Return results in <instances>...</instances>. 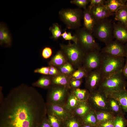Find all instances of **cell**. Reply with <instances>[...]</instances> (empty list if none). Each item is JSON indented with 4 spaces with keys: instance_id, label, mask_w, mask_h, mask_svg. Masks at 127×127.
I'll return each instance as SVG.
<instances>
[{
    "instance_id": "f6af8a7d",
    "label": "cell",
    "mask_w": 127,
    "mask_h": 127,
    "mask_svg": "<svg viewBox=\"0 0 127 127\" xmlns=\"http://www.w3.org/2000/svg\"><path fill=\"white\" fill-rule=\"evenodd\" d=\"M122 72L125 79H127V58H126L125 59V64Z\"/></svg>"
},
{
    "instance_id": "681fc988",
    "label": "cell",
    "mask_w": 127,
    "mask_h": 127,
    "mask_svg": "<svg viewBox=\"0 0 127 127\" xmlns=\"http://www.w3.org/2000/svg\"></svg>"
},
{
    "instance_id": "3957f363",
    "label": "cell",
    "mask_w": 127,
    "mask_h": 127,
    "mask_svg": "<svg viewBox=\"0 0 127 127\" xmlns=\"http://www.w3.org/2000/svg\"><path fill=\"white\" fill-rule=\"evenodd\" d=\"M101 53V63L100 69L102 78L123 71L125 64L124 57Z\"/></svg>"
},
{
    "instance_id": "d4e9b609",
    "label": "cell",
    "mask_w": 127,
    "mask_h": 127,
    "mask_svg": "<svg viewBox=\"0 0 127 127\" xmlns=\"http://www.w3.org/2000/svg\"><path fill=\"white\" fill-rule=\"evenodd\" d=\"M52 76L48 75L42 76L36 82L33 83L32 86L44 89H48L52 85Z\"/></svg>"
},
{
    "instance_id": "7dc6e473",
    "label": "cell",
    "mask_w": 127,
    "mask_h": 127,
    "mask_svg": "<svg viewBox=\"0 0 127 127\" xmlns=\"http://www.w3.org/2000/svg\"><path fill=\"white\" fill-rule=\"evenodd\" d=\"M81 127H97L96 126H93L90 125L83 124Z\"/></svg>"
},
{
    "instance_id": "c3c4849f",
    "label": "cell",
    "mask_w": 127,
    "mask_h": 127,
    "mask_svg": "<svg viewBox=\"0 0 127 127\" xmlns=\"http://www.w3.org/2000/svg\"><path fill=\"white\" fill-rule=\"evenodd\" d=\"M126 4L127 6V2H126Z\"/></svg>"
},
{
    "instance_id": "603a6c76",
    "label": "cell",
    "mask_w": 127,
    "mask_h": 127,
    "mask_svg": "<svg viewBox=\"0 0 127 127\" xmlns=\"http://www.w3.org/2000/svg\"><path fill=\"white\" fill-rule=\"evenodd\" d=\"M80 101L70 91L64 106L72 114Z\"/></svg>"
},
{
    "instance_id": "8992f818",
    "label": "cell",
    "mask_w": 127,
    "mask_h": 127,
    "mask_svg": "<svg viewBox=\"0 0 127 127\" xmlns=\"http://www.w3.org/2000/svg\"><path fill=\"white\" fill-rule=\"evenodd\" d=\"M61 20L69 29L79 28L81 25V21L83 12L79 9H62L59 12Z\"/></svg>"
},
{
    "instance_id": "5bb4252c",
    "label": "cell",
    "mask_w": 127,
    "mask_h": 127,
    "mask_svg": "<svg viewBox=\"0 0 127 127\" xmlns=\"http://www.w3.org/2000/svg\"><path fill=\"white\" fill-rule=\"evenodd\" d=\"M113 25L114 37L123 44L127 43V27L118 21Z\"/></svg>"
},
{
    "instance_id": "60d3db41",
    "label": "cell",
    "mask_w": 127,
    "mask_h": 127,
    "mask_svg": "<svg viewBox=\"0 0 127 127\" xmlns=\"http://www.w3.org/2000/svg\"><path fill=\"white\" fill-rule=\"evenodd\" d=\"M49 67H43L37 68L34 71L35 73H40L45 75H49Z\"/></svg>"
},
{
    "instance_id": "ac0fdd59",
    "label": "cell",
    "mask_w": 127,
    "mask_h": 127,
    "mask_svg": "<svg viewBox=\"0 0 127 127\" xmlns=\"http://www.w3.org/2000/svg\"><path fill=\"white\" fill-rule=\"evenodd\" d=\"M93 109L88 100L80 101L72 114L81 119Z\"/></svg>"
},
{
    "instance_id": "9c48e42d",
    "label": "cell",
    "mask_w": 127,
    "mask_h": 127,
    "mask_svg": "<svg viewBox=\"0 0 127 127\" xmlns=\"http://www.w3.org/2000/svg\"><path fill=\"white\" fill-rule=\"evenodd\" d=\"M88 101L95 111H111L106 95L98 89L90 92Z\"/></svg>"
},
{
    "instance_id": "484cf974",
    "label": "cell",
    "mask_w": 127,
    "mask_h": 127,
    "mask_svg": "<svg viewBox=\"0 0 127 127\" xmlns=\"http://www.w3.org/2000/svg\"><path fill=\"white\" fill-rule=\"evenodd\" d=\"M106 96L111 111L116 116L120 114H124V112L117 101L112 97L107 95Z\"/></svg>"
},
{
    "instance_id": "7a4b0ae2",
    "label": "cell",
    "mask_w": 127,
    "mask_h": 127,
    "mask_svg": "<svg viewBox=\"0 0 127 127\" xmlns=\"http://www.w3.org/2000/svg\"><path fill=\"white\" fill-rule=\"evenodd\" d=\"M127 87V81L121 71L103 78L98 89L107 94L123 90Z\"/></svg>"
},
{
    "instance_id": "ee69618b",
    "label": "cell",
    "mask_w": 127,
    "mask_h": 127,
    "mask_svg": "<svg viewBox=\"0 0 127 127\" xmlns=\"http://www.w3.org/2000/svg\"><path fill=\"white\" fill-rule=\"evenodd\" d=\"M39 127H52L48 121L47 116L44 119Z\"/></svg>"
},
{
    "instance_id": "30bf717a",
    "label": "cell",
    "mask_w": 127,
    "mask_h": 127,
    "mask_svg": "<svg viewBox=\"0 0 127 127\" xmlns=\"http://www.w3.org/2000/svg\"><path fill=\"white\" fill-rule=\"evenodd\" d=\"M100 50H95L86 52L82 66L89 72L100 68L101 63Z\"/></svg>"
},
{
    "instance_id": "4fadbf2b",
    "label": "cell",
    "mask_w": 127,
    "mask_h": 127,
    "mask_svg": "<svg viewBox=\"0 0 127 127\" xmlns=\"http://www.w3.org/2000/svg\"><path fill=\"white\" fill-rule=\"evenodd\" d=\"M46 103L47 113L55 115L63 122L73 115L63 105Z\"/></svg>"
},
{
    "instance_id": "d6a6232c",
    "label": "cell",
    "mask_w": 127,
    "mask_h": 127,
    "mask_svg": "<svg viewBox=\"0 0 127 127\" xmlns=\"http://www.w3.org/2000/svg\"><path fill=\"white\" fill-rule=\"evenodd\" d=\"M48 121L52 127H63V122L58 118L48 113H47Z\"/></svg>"
},
{
    "instance_id": "f907efd6",
    "label": "cell",
    "mask_w": 127,
    "mask_h": 127,
    "mask_svg": "<svg viewBox=\"0 0 127 127\" xmlns=\"http://www.w3.org/2000/svg\"></svg>"
},
{
    "instance_id": "1f68e13d",
    "label": "cell",
    "mask_w": 127,
    "mask_h": 127,
    "mask_svg": "<svg viewBox=\"0 0 127 127\" xmlns=\"http://www.w3.org/2000/svg\"><path fill=\"white\" fill-rule=\"evenodd\" d=\"M57 68L60 73L70 76L75 71L73 65L68 62Z\"/></svg>"
},
{
    "instance_id": "6da1fadb",
    "label": "cell",
    "mask_w": 127,
    "mask_h": 127,
    "mask_svg": "<svg viewBox=\"0 0 127 127\" xmlns=\"http://www.w3.org/2000/svg\"><path fill=\"white\" fill-rule=\"evenodd\" d=\"M47 116L42 96L25 84L12 88L0 103V127H39Z\"/></svg>"
},
{
    "instance_id": "4316f807",
    "label": "cell",
    "mask_w": 127,
    "mask_h": 127,
    "mask_svg": "<svg viewBox=\"0 0 127 127\" xmlns=\"http://www.w3.org/2000/svg\"><path fill=\"white\" fill-rule=\"evenodd\" d=\"M83 124L96 126L97 121L95 111L93 109L81 119Z\"/></svg>"
},
{
    "instance_id": "e0dca14e",
    "label": "cell",
    "mask_w": 127,
    "mask_h": 127,
    "mask_svg": "<svg viewBox=\"0 0 127 127\" xmlns=\"http://www.w3.org/2000/svg\"><path fill=\"white\" fill-rule=\"evenodd\" d=\"M106 95L112 97L117 100L123 111L127 113V90L126 89Z\"/></svg>"
},
{
    "instance_id": "52a82bcc",
    "label": "cell",
    "mask_w": 127,
    "mask_h": 127,
    "mask_svg": "<svg viewBox=\"0 0 127 127\" xmlns=\"http://www.w3.org/2000/svg\"><path fill=\"white\" fill-rule=\"evenodd\" d=\"M70 90L64 86L52 85L48 89L46 103L64 105Z\"/></svg>"
},
{
    "instance_id": "9a60e30c",
    "label": "cell",
    "mask_w": 127,
    "mask_h": 127,
    "mask_svg": "<svg viewBox=\"0 0 127 127\" xmlns=\"http://www.w3.org/2000/svg\"><path fill=\"white\" fill-rule=\"evenodd\" d=\"M90 11L96 21L108 18L115 15L108 10L105 4L93 7Z\"/></svg>"
},
{
    "instance_id": "cb8c5ba5",
    "label": "cell",
    "mask_w": 127,
    "mask_h": 127,
    "mask_svg": "<svg viewBox=\"0 0 127 127\" xmlns=\"http://www.w3.org/2000/svg\"><path fill=\"white\" fill-rule=\"evenodd\" d=\"M97 124L114 119L116 115L112 112L106 110L95 111Z\"/></svg>"
},
{
    "instance_id": "277c9868",
    "label": "cell",
    "mask_w": 127,
    "mask_h": 127,
    "mask_svg": "<svg viewBox=\"0 0 127 127\" xmlns=\"http://www.w3.org/2000/svg\"><path fill=\"white\" fill-rule=\"evenodd\" d=\"M61 51L67 60L73 65L77 68L82 66L86 52L78 44L70 43L66 45L60 44Z\"/></svg>"
},
{
    "instance_id": "83f0119b",
    "label": "cell",
    "mask_w": 127,
    "mask_h": 127,
    "mask_svg": "<svg viewBox=\"0 0 127 127\" xmlns=\"http://www.w3.org/2000/svg\"><path fill=\"white\" fill-rule=\"evenodd\" d=\"M115 20L120 22L127 27V6L126 4L119 9L115 14Z\"/></svg>"
},
{
    "instance_id": "b9f144b4",
    "label": "cell",
    "mask_w": 127,
    "mask_h": 127,
    "mask_svg": "<svg viewBox=\"0 0 127 127\" xmlns=\"http://www.w3.org/2000/svg\"><path fill=\"white\" fill-rule=\"evenodd\" d=\"M114 119L99 123L97 125L96 127H114Z\"/></svg>"
},
{
    "instance_id": "ba28073f",
    "label": "cell",
    "mask_w": 127,
    "mask_h": 127,
    "mask_svg": "<svg viewBox=\"0 0 127 127\" xmlns=\"http://www.w3.org/2000/svg\"><path fill=\"white\" fill-rule=\"evenodd\" d=\"M76 35L78 38V44L86 52L95 50H100L93 35L84 28L78 30Z\"/></svg>"
},
{
    "instance_id": "e575fe53",
    "label": "cell",
    "mask_w": 127,
    "mask_h": 127,
    "mask_svg": "<svg viewBox=\"0 0 127 127\" xmlns=\"http://www.w3.org/2000/svg\"><path fill=\"white\" fill-rule=\"evenodd\" d=\"M49 30L52 33V38L54 39L57 40L61 36L62 31L60 25L58 23H54L52 26L49 28Z\"/></svg>"
},
{
    "instance_id": "f1b7e54d",
    "label": "cell",
    "mask_w": 127,
    "mask_h": 127,
    "mask_svg": "<svg viewBox=\"0 0 127 127\" xmlns=\"http://www.w3.org/2000/svg\"><path fill=\"white\" fill-rule=\"evenodd\" d=\"M70 91L80 101L87 100L90 92L86 89H82L79 88L71 89Z\"/></svg>"
},
{
    "instance_id": "ffe728a7",
    "label": "cell",
    "mask_w": 127,
    "mask_h": 127,
    "mask_svg": "<svg viewBox=\"0 0 127 127\" xmlns=\"http://www.w3.org/2000/svg\"><path fill=\"white\" fill-rule=\"evenodd\" d=\"M127 0H105V5L108 10L115 14L120 8L126 4Z\"/></svg>"
},
{
    "instance_id": "836d02e7",
    "label": "cell",
    "mask_w": 127,
    "mask_h": 127,
    "mask_svg": "<svg viewBox=\"0 0 127 127\" xmlns=\"http://www.w3.org/2000/svg\"><path fill=\"white\" fill-rule=\"evenodd\" d=\"M124 115L120 114L115 116L114 121V127H126L127 121Z\"/></svg>"
},
{
    "instance_id": "44dd1931",
    "label": "cell",
    "mask_w": 127,
    "mask_h": 127,
    "mask_svg": "<svg viewBox=\"0 0 127 127\" xmlns=\"http://www.w3.org/2000/svg\"><path fill=\"white\" fill-rule=\"evenodd\" d=\"M71 79L70 76L60 73L56 75L52 76V85L64 86L70 89L69 82Z\"/></svg>"
},
{
    "instance_id": "ab89813d",
    "label": "cell",
    "mask_w": 127,
    "mask_h": 127,
    "mask_svg": "<svg viewBox=\"0 0 127 127\" xmlns=\"http://www.w3.org/2000/svg\"><path fill=\"white\" fill-rule=\"evenodd\" d=\"M105 1L104 0H90V4L87 8L90 10L93 7L105 4Z\"/></svg>"
},
{
    "instance_id": "f546056e",
    "label": "cell",
    "mask_w": 127,
    "mask_h": 127,
    "mask_svg": "<svg viewBox=\"0 0 127 127\" xmlns=\"http://www.w3.org/2000/svg\"><path fill=\"white\" fill-rule=\"evenodd\" d=\"M83 125L81 119L73 115L63 122V127H81Z\"/></svg>"
},
{
    "instance_id": "5b68a950",
    "label": "cell",
    "mask_w": 127,
    "mask_h": 127,
    "mask_svg": "<svg viewBox=\"0 0 127 127\" xmlns=\"http://www.w3.org/2000/svg\"><path fill=\"white\" fill-rule=\"evenodd\" d=\"M113 30L111 20L108 18L96 21L92 34L106 45L113 40Z\"/></svg>"
},
{
    "instance_id": "7c38bea8",
    "label": "cell",
    "mask_w": 127,
    "mask_h": 127,
    "mask_svg": "<svg viewBox=\"0 0 127 127\" xmlns=\"http://www.w3.org/2000/svg\"><path fill=\"white\" fill-rule=\"evenodd\" d=\"M85 78V86L90 92L98 89L102 79L100 69L89 72Z\"/></svg>"
},
{
    "instance_id": "8fae6325",
    "label": "cell",
    "mask_w": 127,
    "mask_h": 127,
    "mask_svg": "<svg viewBox=\"0 0 127 127\" xmlns=\"http://www.w3.org/2000/svg\"><path fill=\"white\" fill-rule=\"evenodd\" d=\"M103 48L101 53L116 56L125 57V45L116 40L111 41Z\"/></svg>"
},
{
    "instance_id": "74e56055",
    "label": "cell",
    "mask_w": 127,
    "mask_h": 127,
    "mask_svg": "<svg viewBox=\"0 0 127 127\" xmlns=\"http://www.w3.org/2000/svg\"><path fill=\"white\" fill-rule=\"evenodd\" d=\"M83 82V79H71L69 82L70 89L79 88Z\"/></svg>"
},
{
    "instance_id": "d6986e66",
    "label": "cell",
    "mask_w": 127,
    "mask_h": 127,
    "mask_svg": "<svg viewBox=\"0 0 127 127\" xmlns=\"http://www.w3.org/2000/svg\"><path fill=\"white\" fill-rule=\"evenodd\" d=\"M12 44V38L5 24H0V44L6 47H10Z\"/></svg>"
},
{
    "instance_id": "7402d4cb",
    "label": "cell",
    "mask_w": 127,
    "mask_h": 127,
    "mask_svg": "<svg viewBox=\"0 0 127 127\" xmlns=\"http://www.w3.org/2000/svg\"><path fill=\"white\" fill-rule=\"evenodd\" d=\"M68 61L66 57L61 51H59L48 62L49 66L58 68Z\"/></svg>"
},
{
    "instance_id": "f35d334b",
    "label": "cell",
    "mask_w": 127,
    "mask_h": 127,
    "mask_svg": "<svg viewBox=\"0 0 127 127\" xmlns=\"http://www.w3.org/2000/svg\"><path fill=\"white\" fill-rule=\"evenodd\" d=\"M52 53V48L50 47H46L42 50L41 55L43 58L47 59L51 56Z\"/></svg>"
},
{
    "instance_id": "d590c367",
    "label": "cell",
    "mask_w": 127,
    "mask_h": 127,
    "mask_svg": "<svg viewBox=\"0 0 127 127\" xmlns=\"http://www.w3.org/2000/svg\"><path fill=\"white\" fill-rule=\"evenodd\" d=\"M61 36L65 40H72L74 43L78 44V38L76 35L72 36L71 33L67 32L65 31L62 33Z\"/></svg>"
},
{
    "instance_id": "4dcf8cb0",
    "label": "cell",
    "mask_w": 127,
    "mask_h": 127,
    "mask_svg": "<svg viewBox=\"0 0 127 127\" xmlns=\"http://www.w3.org/2000/svg\"><path fill=\"white\" fill-rule=\"evenodd\" d=\"M89 72L82 66L75 71L71 75V79H80L85 78Z\"/></svg>"
},
{
    "instance_id": "2e32d148",
    "label": "cell",
    "mask_w": 127,
    "mask_h": 127,
    "mask_svg": "<svg viewBox=\"0 0 127 127\" xmlns=\"http://www.w3.org/2000/svg\"><path fill=\"white\" fill-rule=\"evenodd\" d=\"M84 28L87 31L92 34L96 21L90 11L88 8L83 12Z\"/></svg>"
},
{
    "instance_id": "7bdbcfd3",
    "label": "cell",
    "mask_w": 127,
    "mask_h": 127,
    "mask_svg": "<svg viewBox=\"0 0 127 127\" xmlns=\"http://www.w3.org/2000/svg\"><path fill=\"white\" fill-rule=\"evenodd\" d=\"M49 75L53 76L60 73L57 68L52 66H49Z\"/></svg>"
},
{
    "instance_id": "8d00e7d4",
    "label": "cell",
    "mask_w": 127,
    "mask_h": 127,
    "mask_svg": "<svg viewBox=\"0 0 127 127\" xmlns=\"http://www.w3.org/2000/svg\"><path fill=\"white\" fill-rule=\"evenodd\" d=\"M90 2V0H72L70 1L71 3L80 8H83L84 9L87 8L86 6Z\"/></svg>"
},
{
    "instance_id": "bcb514c9",
    "label": "cell",
    "mask_w": 127,
    "mask_h": 127,
    "mask_svg": "<svg viewBox=\"0 0 127 127\" xmlns=\"http://www.w3.org/2000/svg\"><path fill=\"white\" fill-rule=\"evenodd\" d=\"M125 57L127 58V43L125 44Z\"/></svg>"
}]
</instances>
